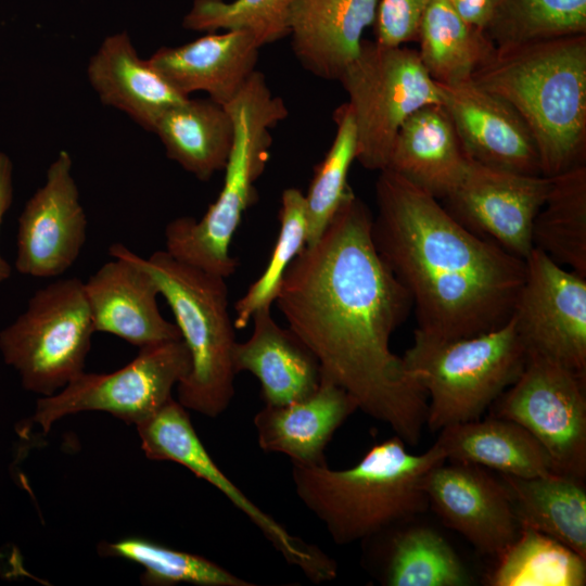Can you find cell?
<instances>
[{
  "mask_svg": "<svg viewBox=\"0 0 586 586\" xmlns=\"http://www.w3.org/2000/svg\"><path fill=\"white\" fill-rule=\"evenodd\" d=\"M372 218L352 190L318 241L289 265L275 303L317 358L321 378L415 446L428 396L390 347L412 302L375 250Z\"/></svg>",
  "mask_w": 586,
  "mask_h": 586,
  "instance_id": "6da1fadb",
  "label": "cell"
},
{
  "mask_svg": "<svg viewBox=\"0 0 586 586\" xmlns=\"http://www.w3.org/2000/svg\"><path fill=\"white\" fill-rule=\"evenodd\" d=\"M371 237L408 292L417 330L442 339L505 326L525 277V260L460 225L438 200L390 169L375 182Z\"/></svg>",
  "mask_w": 586,
  "mask_h": 586,
  "instance_id": "7a4b0ae2",
  "label": "cell"
},
{
  "mask_svg": "<svg viewBox=\"0 0 586 586\" xmlns=\"http://www.w3.org/2000/svg\"><path fill=\"white\" fill-rule=\"evenodd\" d=\"M471 79L525 122L543 176L586 164V34L496 49Z\"/></svg>",
  "mask_w": 586,
  "mask_h": 586,
  "instance_id": "3957f363",
  "label": "cell"
},
{
  "mask_svg": "<svg viewBox=\"0 0 586 586\" xmlns=\"http://www.w3.org/2000/svg\"><path fill=\"white\" fill-rule=\"evenodd\" d=\"M397 435L373 445L353 467L292 464L297 497L337 545L365 542L407 523L429 507L428 472L445 462L434 443L412 454Z\"/></svg>",
  "mask_w": 586,
  "mask_h": 586,
  "instance_id": "277c9868",
  "label": "cell"
},
{
  "mask_svg": "<svg viewBox=\"0 0 586 586\" xmlns=\"http://www.w3.org/2000/svg\"><path fill=\"white\" fill-rule=\"evenodd\" d=\"M225 107L234 131L221 190L200 219L177 217L166 225L164 235L165 251L173 257L227 279L237 269L231 242L245 211L257 199L255 182L269 160L270 130L289 112L257 69Z\"/></svg>",
  "mask_w": 586,
  "mask_h": 586,
  "instance_id": "5b68a950",
  "label": "cell"
},
{
  "mask_svg": "<svg viewBox=\"0 0 586 586\" xmlns=\"http://www.w3.org/2000/svg\"><path fill=\"white\" fill-rule=\"evenodd\" d=\"M137 262L153 277L170 307L191 368L177 384L178 402L209 418L234 396L235 327L229 314L226 279L174 258L165 250Z\"/></svg>",
  "mask_w": 586,
  "mask_h": 586,
  "instance_id": "8992f818",
  "label": "cell"
},
{
  "mask_svg": "<svg viewBox=\"0 0 586 586\" xmlns=\"http://www.w3.org/2000/svg\"><path fill=\"white\" fill-rule=\"evenodd\" d=\"M402 359L426 393L425 425L434 432L480 419L521 375L527 353L510 318L496 330L462 339L416 329Z\"/></svg>",
  "mask_w": 586,
  "mask_h": 586,
  "instance_id": "52a82bcc",
  "label": "cell"
},
{
  "mask_svg": "<svg viewBox=\"0 0 586 586\" xmlns=\"http://www.w3.org/2000/svg\"><path fill=\"white\" fill-rule=\"evenodd\" d=\"M94 332L84 282L63 278L34 292L0 331V351L25 390L50 396L84 372Z\"/></svg>",
  "mask_w": 586,
  "mask_h": 586,
  "instance_id": "ba28073f",
  "label": "cell"
},
{
  "mask_svg": "<svg viewBox=\"0 0 586 586\" xmlns=\"http://www.w3.org/2000/svg\"><path fill=\"white\" fill-rule=\"evenodd\" d=\"M348 95L356 127V161L383 170L402 125L419 109L442 104L437 84L418 51L364 39L337 79Z\"/></svg>",
  "mask_w": 586,
  "mask_h": 586,
  "instance_id": "9c48e42d",
  "label": "cell"
},
{
  "mask_svg": "<svg viewBox=\"0 0 586 586\" xmlns=\"http://www.w3.org/2000/svg\"><path fill=\"white\" fill-rule=\"evenodd\" d=\"M190 368L182 339L141 347L123 368L110 373L84 371L59 392L39 398L34 421L47 433L68 415L105 411L137 425L173 398V388Z\"/></svg>",
  "mask_w": 586,
  "mask_h": 586,
  "instance_id": "30bf717a",
  "label": "cell"
},
{
  "mask_svg": "<svg viewBox=\"0 0 586 586\" xmlns=\"http://www.w3.org/2000/svg\"><path fill=\"white\" fill-rule=\"evenodd\" d=\"M586 377L527 356L518 380L492 405L493 416L526 429L547 450L556 473L586 475Z\"/></svg>",
  "mask_w": 586,
  "mask_h": 586,
  "instance_id": "8fae6325",
  "label": "cell"
},
{
  "mask_svg": "<svg viewBox=\"0 0 586 586\" xmlns=\"http://www.w3.org/2000/svg\"><path fill=\"white\" fill-rule=\"evenodd\" d=\"M144 455L152 460L173 461L205 480L262 532L290 564L313 583L332 581L337 564L317 545L292 535L283 525L255 505L215 463L198 436L187 409L174 398L137 425Z\"/></svg>",
  "mask_w": 586,
  "mask_h": 586,
  "instance_id": "7c38bea8",
  "label": "cell"
},
{
  "mask_svg": "<svg viewBox=\"0 0 586 586\" xmlns=\"http://www.w3.org/2000/svg\"><path fill=\"white\" fill-rule=\"evenodd\" d=\"M511 318L527 356L586 377V277L533 247Z\"/></svg>",
  "mask_w": 586,
  "mask_h": 586,
  "instance_id": "4fadbf2b",
  "label": "cell"
},
{
  "mask_svg": "<svg viewBox=\"0 0 586 586\" xmlns=\"http://www.w3.org/2000/svg\"><path fill=\"white\" fill-rule=\"evenodd\" d=\"M550 187V177L512 173L471 162L445 209L475 235L523 260L533 250V222Z\"/></svg>",
  "mask_w": 586,
  "mask_h": 586,
  "instance_id": "5bb4252c",
  "label": "cell"
},
{
  "mask_svg": "<svg viewBox=\"0 0 586 586\" xmlns=\"http://www.w3.org/2000/svg\"><path fill=\"white\" fill-rule=\"evenodd\" d=\"M15 269L33 278H53L77 260L87 239V216L73 176V160L63 150L17 219Z\"/></svg>",
  "mask_w": 586,
  "mask_h": 586,
  "instance_id": "9a60e30c",
  "label": "cell"
},
{
  "mask_svg": "<svg viewBox=\"0 0 586 586\" xmlns=\"http://www.w3.org/2000/svg\"><path fill=\"white\" fill-rule=\"evenodd\" d=\"M429 506L480 552L498 558L519 536L508 488L483 468L442 462L424 477Z\"/></svg>",
  "mask_w": 586,
  "mask_h": 586,
  "instance_id": "2e32d148",
  "label": "cell"
},
{
  "mask_svg": "<svg viewBox=\"0 0 586 586\" xmlns=\"http://www.w3.org/2000/svg\"><path fill=\"white\" fill-rule=\"evenodd\" d=\"M436 84L442 104L473 162L518 174L543 175L535 139L506 100L471 78Z\"/></svg>",
  "mask_w": 586,
  "mask_h": 586,
  "instance_id": "e0dca14e",
  "label": "cell"
},
{
  "mask_svg": "<svg viewBox=\"0 0 586 586\" xmlns=\"http://www.w3.org/2000/svg\"><path fill=\"white\" fill-rule=\"evenodd\" d=\"M109 254L112 259L84 282L94 331L139 348L181 339L176 323L162 316L157 284L137 262L135 252L115 242Z\"/></svg>",
  "mask_w": 586,
  "mask_h": 586,
  "instance_id": "ac0fdd59",
  "label": "cell"
},
{
  "mask_svg": "<svg viewBox=\"0 0 586 586\" xmlns=\"http://www.w3.org/2000/svg\"><path fill=\"white\" fill-rule=\"evenodd\" d=\"M260 47L252 34L233 29L176 47H161L149 63L180 94L195 91L227 105L256 71Z\"/></svg>",
  "mask_w": 586,
  "mask_h": 586,
  "instance_id": "d6986e66",
  "label": "cell"
},
{
  "mask_svg": "<svg viewBox=\"0 0 586 586\" xmlns=\"http://www.w3.org/2000/svg\"><path fill=\"white\" fill-rule=\"evenodd\" d=\"M379 0H295L289 27L291 49L303 68L337 80L373 25Z\"/></svg>",
  "mask_w": 586,
  "mask_h": 586,
  "instance_id": "ffe728a7",
  "label": "cell"
},
{
  "mask_svg": "<svg viewBox=\"0 0 586 586\" xmlns=\"http://www.w3.org/2000/svg\"><path fill=\"white\" fill-rule=\"evenodd\" d=\"M354 398L322 379L308 397L285 405H265L253 419L259 448L283 454L292 464H327L326 448L336 430L356 411Z\"/></svg>",
  "mask_w": 586,
  "mask_h": 586,
  "instance_id": "44dd1931",
  "label": "cell"
},
{
  "mask_svg": "<svg viewBox=\"0 0 586 586\" xmlns=\"http://www.w3.org/2000/svg\"><path fill=\"white\" fill-rule=\"evenodd\" d=\"M471 162L446 109L431 104L402 125L385 169L443 201L461 182Z\"/></svg>",
  "mask_w": 586,
  "mask_h": 586,
  "instance_id": "7402d4cb",
  "label": "cell"
},
{
  "mask_svg": "<svg viewBox=\"0 0 586 586\" xmlns=\"http://www.w3.org/2000/svg\"><path fill=\"white\" fill-rule=\"evenodd\" d=\"M252 320L251 336L233 349L235 373L247 371L258 380L265 405H285L311 395L321 380L315 355L272 318L271 306L258 309Z\"/></svg>",
  "mask_w": 586,
  "mask_h": 586,
  "instance_id": "603a6c76",
  "label": "cell"
},
{
  "mask_svg": "<svg viewBox=\"0 0 586 586\" xmlns=\"http://www.w3.org/2000/svg\"><path fill=\"white\" fill-rule=\"evenodd\" d=\"M90 86L100 101L148 131L170 107L189 97L177 92L133 47L127 31L106 37L87 66Z\"/></svg>",
  "mask_w": 586,
  "mask_h": 586,
  "instance_id": "cb8c5ba5",
  "label": "cell"
},
{
  "mask_svg": "<svg viewBox=\"0 0 586 586\" xmlns=\"http://www.w3.org/2000/svg\"><path fill=\"white\" fill-rule=\"evenodd\" d=\"M435 444L446 461L487 468L521 479L555 473L543 445L519 423L499 417L446 426Z\"/></svg>",
  "mask_w": 586,
  "mask_h": 586,
  "instance_id": "d4e9b609",
  "label": "cell"
},
{
  "mask_svg": "<svg viewBox=\"0 0 586 586\" xmlns=\"http://www.w3.org/2000/svg\"><path fill=\"white\" fill-rule=\"evenodd\" d=\"M364 543L372 545L377 576L387 586H464L471 576L464 564L435 530L406 523Z\"/></svg>",
  "mask_w": 586,
  "mask_h": 586,
  "instance_id": "484cf974",
  "label": "cell"
},
{
  "mask_svg": "<svg viewBox=\"0 0 586 586\" xmlns=\"http://www.w3.org/2000/svg\"><path fill=\"white\" fill-rule=\"evenodd\" d=\"M233 123L228 110L206 99H191L168 109L154 132L166 155L201 181L224 170L233 142Z\"/></svg>",
  "mask_w": 586,
  "mask_h": 586,
  "instance_id": "4316f807",
  "label": "cell"
},
{
  "mask_svg": "<svg viewBox=\"0 0 586 586\" xmlns=\"http://www.w3.org/2000/svg\"><path fill=\"white\" fill-rule=\"evenodd\" d=\"M501 477L520 528L548 535L586 559L584 479L556 472L530 479Z\"/></svg>",
  "mask_w": 586,
  "mask_h": 586,
  "instance_id": "83f0119b",
  "label": "cell"
},
{
  "mask_svg": "<svg viewBox=\"0 0 586 586\" xmlns=\"http://www.w3.org/2000/svg\"><path fill=\"white\" fill-rule=\"evenodd\" d=\"M419 56L434 81L471 78L496 51L487 34L462 20L449 0H431L421 18Z\"/></svg>",
  "mask_w": 586,
  "mask_h": 586,
  "instance_id": "f1b7e54d",
  "label": "cell"
},
{
  "mask_svg": "<svg viewBox=\"0 0 586 586\" xmlns=\"http://www.w3.org/2000/svg\"><path fill=\"white\" fill-rule=\"evenodd\" d=\"M532 242L560 266L586 277V164L550 177Z\"/></svg>",
  "mask_w": 586,
  "mask_h": 586,
  "instance_id": "f546056e",
  "label": "cell"
},
{
  "mask_svg": "<svg viewBox=\"0 0 586 586\" xmlns=\"http://www.w3.org/2000/svg\"><path fill=\"white\" fill-rule=\"evenodd\" d=\"M492 586H583L586 559L559 540L521 527L517 539L497 558Z\"/></svg>",
  "mask_w": 586,
  "mask_h": 586,
  "instance_id": "4dcf8cb0",
  "label": "cell"
},
{
  "mask_svg": "<svg viewBox=\"0 0 586 586\" xmlns=\"http://www.w3.org/2000/svg\"><path fill=\"white\" fill-rule=\"evenodd\" d=\"M496 49L586 34V0H497L485 29Z\"/></svg>",
  "mask_w": 586,
  "mask_h": 586,
  "instance_id": "1f68e13d",
  "label": "cell"
},
{
  "mask_svg": "<svg viewBox=\"0 0 586 586\" xmlns=\"http://www.w3.org/2000/svg\"><path fill=\"white\" fill-rule=\"evenodd\" d=\"M99 553L122 558L143 568L140 582L144 586H254L209 559L176 550L142 537H126L102 543Z\"/></svg>",
  "mask_w": 586,
  "mask_h": 586,
  "instance_id": "d6a6232c",
  "label": "cell"
},
{
  "mask_svg": "<svg viewBox=\"0 0 586 586\" xmlns=\"http://www.w3.org/2000/svg\"><path fill=\"white\" fill-rule=\"evenodd\" d=\"M335 135L323 160L315 167L305 196L306 245L318 241L332 220L342 202L352 191L348 171L356 161L357 136L349 105L337 106L333 112Z\"/></svg>",
  "mask_w": 586,
  "mask_h": 586,
  "instance_id": "836d02e7",
  "label": "cell"
},
{
  "mask_svg": "<svg viewBox=\"0 0 586 586\" xmlns=\"http://www.w3.org/2000/svg\"><path fill=\"white\" fill-rule=\"evenodd\" d=\"M279 221L278 239L265 270L234 306L235 329L245 328L258 309L275 303L289 265L306 246L305 196L297 188L283 190Z\"/></svg>",
  "mask_w": 586,
  "mask_h": 586,
  "instance_id": "e575fe53",
  "label": "cell"
},
{
  "mask_svg": "<svg viewBox=\"0 0 586 586\" xmlns=\"http://www.w3.org/2000/svg\"><path fill=\"white\" fill-rule=\"evenodd\" d=\"M295 0H193L183 28L216 33L246 30L262 48L289 37V17Z\"/></svg>",
  "mask_w": 586,
  "mask_h": 586,
  "instance_id": "d590c367",
  "label": "cell"
},
{
  "mask_svg": "<svg viewBox=\"0 0 586 586\" xmlns=\"http://www.w3.org/2000/svg\"><path fill=\"white\" fill-rule=\"evenodd\" d=\"M431 0H379L374 41L398 47L417 41L421 18Z\"/></svg>",
  "mask_w": 586,
  "mask_h": 586,
  "instance_id": "8d00e7d4",
  "label": "cell"
},
{
  "mask_svg": "<svg viewBox=\"0 0 586 586\" xmlns=\"http://www.w3.org/2000/svg\"><path fill=\"white\" fill-rule=\"evenodd\" d=\"M14 196L13 163L10 156L0 151V228L12 205ZM12 267L0 253V283L11 277Z\"/></svg>",
  "mask_w": 586,
  "mask_h": 586,
  "instance_id": "74e56055",
  "label": "cell"
},
{
  "mask_svg": "<svg viewBox=\"0 0 586 586\" xmlns=\"http://www.w3.org/2000/svg\"><path fill=\"white\" fill-rule=\"evenodd\" d=\"M455 11L468 24L485 31L497 0H449Z\"/></svg>",
  "mask_w": 586,
  "mask_h": 586,
  "instance_id": "f35d334b",
  "label": "cell"
}]
</instances>
